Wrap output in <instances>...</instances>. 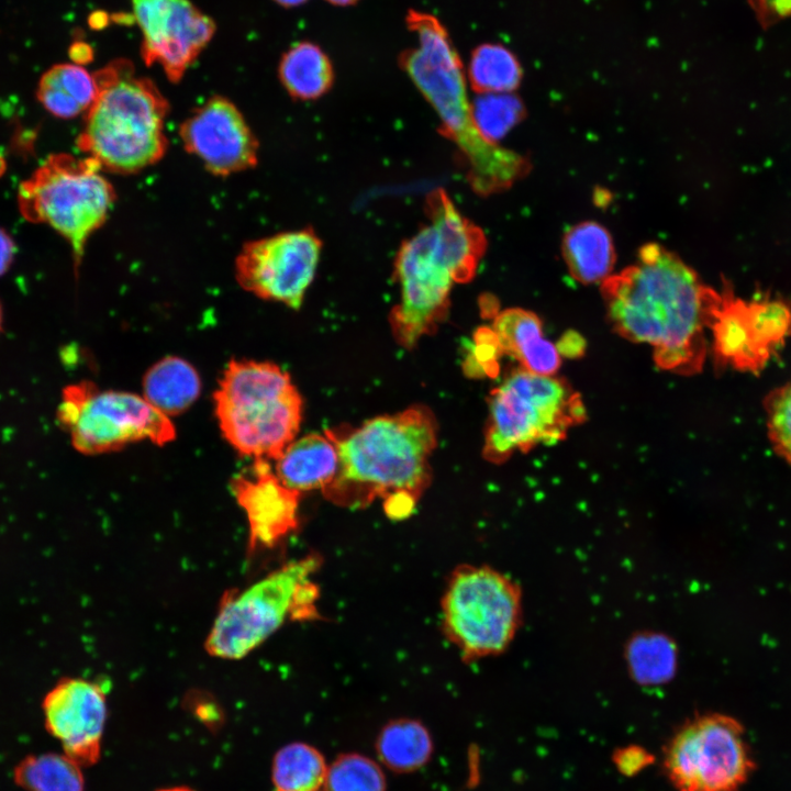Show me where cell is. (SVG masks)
Here are the masks:
<instances>
[{
	"label": "cell",
	"instance_id": "1",
	"mask_svg": "<svg viewBox=\"0 0 791 791\" xmlns=\"http://www.w3.org/2000/svg\"><path fill=\"white\" fill-rule=\"evenodd\" d=\"M615 331L653 347L661 369L700 371L708 353L705 333L723 300L676 254L659 244L640 247L637 259L601 282Z\"/></svg>",
	"mask_w": 791,
	"mask_h": 791
},
{
	"label": "cell",
	"instance_id": "2",
	"mask_svg": "<svg viewBox=\"0 0 791 791\" xmlns=\"http://www.w3.org/2000/svg\"><path fill=\"white\" fill-rule=\"evenodd\" d=\"M326 434L339 457L335 478L322 490L327 500L360 508L382 498L388 515L411 513L430 483L428 458L436 446V423L427 408L413 406Z\"/></svg>",
	"mask_w": 791,
	"mask_h": 791
},
{
	"label": "cell",
	"instance_id": "3",
	"mask_svg": "<svg viewBox=\"0 0 791 791\" xmlns=\"http://www.w3.org/2000/svg\"><path fill=\"white\" fill-rule=\"evenodd\" d=\"M430 222L403 242L394 260L400 301L390 313L398 343L411 348L445 317L455 282L470 281L487 239L438 188L426 199Z\"/></svg>",
	"mask_w": 791,
	"mask_h": 791
},
{
	"label": "cell",
	"instance_id": "4",
	"mask_svg": "<svg viewBox=\"0 0 791 791\" xmlns=\"http://www.w3.org/2000/svg\"><path fill=\"white\" fill-rule=\"evenodd\" d=\"M399 64L437 113L442 133L464 156L476 193L502 191L527 172L525 157L489 141L479 130L463 63L447 33L423 34L415 47L400 54Z\"/></svg>",
	"mask_w": 791,
	"mask_h": 791
},
{
	"label": "cell",
	"instance_id": "5",
	"mask_svg": "<svg viewBox=\"0 0 791 791\" xmlns=\"http://www.w3.org/2000/svg\"><path fill=\"white\" fill-rule=\"evenodd\" d=\"M93 75L96 97L85 113L79 149L102 170L135 174L160 160L168 148L169 103L156 85L116 59Z\"/></svg>",
	"mask_w": 791,
	"mask_h": 791
},
{
	"label": "cell",
	"instance_id": "6",
	"mask_svg": "<svg viewBox=\"0 0 791 791\" xmlns=\"http://www.w3.org/2000/svg\"><path fill=\"white\" fill-rule=\"evenodd\" d=\"M213 400L224 438L254 459L276 460L299 431L301 397L289 374L272 363L231 360Z\"/></svg>",
	"mask_w": 791,
	"mask_h": 791
},
{
	"label": "cell",
	"instance_id": "7",
	"mask_svg": "<svg viewBox=\"0 0 791 791\" xmlns=\"http://www.w3.org/2000/svg\"><path fill=\"white\" fill-rule=\"evenodd\" d=\"M322 559L316 554L291 560L244 590H229L205 638L210 656L241 659L286 621L319 616V589L312 580Z\"/></svg>",
	"mask_w": 791,
	"mask_h": 791
},
{
	"label": "cell",
	"instance_id": "8",
	"mask_svg": "<svg viewBox=\"0 0 791 791\" xmlns=\"http://www.w3.org/2000/svg\"><path fill=\"white\" fill-rule=\"evenodd\" d=\"M483 456L502 463L514 452L565 438L586 416L580 396L564 379L514 370L490 393Z\"/></svg>",
	"mask_w": 791,
	"mask_h": 791
},
{
	"label": "cell",
	"instance_id": "9",
	"mask_svg": "<svg viewBox=\"0 0 791 791\" xmlns=\"http://www.w3.org/2000/svg\"><path fill=\"white\" fill-rule=\"evenodd\" d=\"M92 158L58 153L49 155L18 189L23 218L46 223L71 246L79 265L88 238L100 229L113 207L116 192Z\"/></svg>",
	"mask_w": 791,
	"mask_h": 791
},
{
	"label": "cell",
	"instance_id": "10",
	"mask_svg": "<svg viewBox=\"0 0 791 791\" xmlns=\"http://www.w3.org/2000/svg\"><path fill=\"white\" fill-rule=\"evenodd\" d=\"M441 614L444 635L466 661L499 655L520 626L521 590L489 566L463 564L448 577Z\"/></svg>",
	"mask_w": 791,
	"mask_h": 791
},
{
	"label": "cell",
	"instance_id": "11",
	"mask_svg": "<svg viewBox=\"0 0 791 791\" xmlns=\"http://www.w3.org/2000/svg\"><path fill=\"white\" fill-rule=\"evenodd\" d=\"M56 416L73 446L85 455L115 452L141 441L163 446L176 437L170 417L143 396L101 390L90 381L63 390Z\"/></svg>",
	"mask_w": 791,
	"mask_h": 791
},
{
	"label": "cell",
	"instance_id": "12",
	"mask_svg": "<svg viewBox=\"0 0 791 791\" xmlns=\"http://www.w3.org/2000/svg\"><path fill=\"white\" fill-rule=\"evenodd\" d=\"M664 769L678 791H738L754 762L740 723L711 713L676 732L665 748Z\"/></svg>",
	"mask_w": 791,
	"mask_h": 791
},
{
	"label": "cell",
	"instance_id": "13",
	"mask_svg": "<svg viewBox=\"0 0 791 791\" xmlns=\"http://www.w3.org/2000/svg\"><path fill=\"white\" fill-rule=\"evenodd\" d=\"M322 242L311 229L244 244L235 260L238 285L254 296L300 308L320 260Z\"/></svg>",
	"mask_w": 791,
	"mask_h": 791
},
{
	"label": "cell",
	"instance_id": "14",
	"mask_svg": "<svg viewBox=\"0 0 791 791\" xmlns=\"http://www.w3.org/2000/svg\"><path fill=\"white\" fill-rule=\"evenodd\" d=\"M143 33L141 54L147 66L159 64L179 82L211 41L215 24L189 0H132Z\"/></svg>",
	"mask_w": 791,
	"mask_h": 791
},
{
	"label": "cell",
	"instance_id": "15",
	"mask_svg": "<svg viewBox=\"0 0 791 791\" xmlns=\"http://www.w3.org/2000/svg\"><path fill=\"white\" fill-rule=\"evenodd\" d=\"M185 149L215 176L254 168L259 143L243 113L229 99L214 96L194 109L180 125Z\"/></svg>",
	"mask_w": 791,
	"mask_h": 791
},
{
	"label": "cell",
	"instance_id": "16",
	"mask_svg": "<svg viewBox=\"0 0 791 791\" xmlns=\"http://www.w3.org/2000/svg\"><path fill=\"white\" fill-rule=\"evenodd\" d=\"M42 711L47 732L65 755L80 767L99 760L108 715L102 684L81 677L60 678L44 695Z\"/></svg>",
	"mask_w": 791,
	"mask_h": 791
},
{
	"label": "cell",
	"instance_id": "17",
	"mask_svg": "<svg viewBox=\"0 0 791 791\" xmlns=\"http://www.w3.org/2000/svg\"><path fill=\"white\" fill-rule=\"evenodd\" d=\"M231 490L246 514L252 549L271 547L297 528L300 493L279 480L269 460L254 459L232 480Z\"/></svg>",
	"mask_w": 791,
	"mask_h": 791
},
{
	"label": "cell",
	"instance_id": "18",
	"mask_svg": "<svg viewBox=\"0 0 791 791\" xmlns=\"http://www.w3.org/2000/svg\"><path fill=\"white\" fill-rule=\"evenodd\" d=\"M501 354H508L521 368L554 376L560 366L558 348L543 336L542 322L531 311L510 308L499 312L491 327Z\"/></svg>",
	"mask_w": 791,
	"mask_h": 791
},
{
	"label": "cell",
	"instance_id": "19",
	"mask_svg": "<svg viewBox=\"0 0 791 791\" xmlns=\"http://www.w3.org/2000/svg\"><path fill=\"white\" fill-rule=\"evenodd\" d=\"M712 352L716 365L757 374L769 361L756 346L748 322L746 300L723 290V300L712 322Z\"/></svg>",
	"mask_w": 791,
	"mask_h": 791
},
{
	"label": "cell",
	"instance_id": "20",
	"mask_svg": "<svg viewBox=\"0 0 791 791\" xmlns=\"http://www.w3.org/2000/svg\"><path fill=\"white\" fill-rule=\"evenodd\" d=\"M339 457L326 435L308 434L293 439L276 459L275 474L288 488L301 493L323 490L335 478Z\"/></svg>",
	"mask_w": 791,
	"mask_h": 791
},
{
	"label": "cell",
	"instance_id": "21",
	"mask_svg": "<svg viewBox=\"0 0 791 791\" xmlns=\"http://www.w3.org/2000/svg\"><path fill=\"white\" fill-rule=\"evenodd\" d=\"M142 386L143 398L168 417L185 412L201 391L198 371L177 356L155 363L144 375Z\"/></svg>",
	"mask_w": 791,
	"mask_h": 791
},
{
	"label": "cell",
	"instance_id": "22",
	"mask_svg": "<svg viewBox=\"0 0 791 791\" xmlns=\"http://www.w3.org/2000/svg\"><path fill=\"white\" fill-rule=\"evenodd\" d=\"M562 256L570 275L582 283L604 281L615 263L610 233L593 221L579 223L566 233Z\"/></svg>",
	"mask_w": 791,
	"mask_h": 791
},
{
	"label": "cell",
	"instance_id": "23",
	"mask_svg": "<svg viewBox=\"0 0 791 791\" xmlns=\"http://www.w3.org/2000/svg\"><path fill=\"white\" fill-rule=\"evenodd\" d=\"M278 75L281 85L294 99L314 100L333 86L334 69L327 54L315 43H294L281 56Z\"/></svg>",
	"mask_w": 791,
	"mask_h": 791
},
{
	"label": "cell",
	"instance_id": "24",
	"mask_svg": "<svg viewBox=\"0 0 791 791\" xmlns=\"http://www.w3.org/2000/svg\"><path fill=\"white\" fill-rule=\"evenodd\" d=\"M93 75L75 64H57L46 70L36 96L53 115L69 119L86 113L96 97Z\"/></svg>",
	"mask_w": 791,
	"mask_h": 791
},
{
	"label": "cell",
	"instance_id": "25",
	"mask_svg": "<svg viewBox=\"0 0 791 791\" xmlns=\"http://www.w3.org/2000/svg\"><path fill=\"white\" fill-rule=\"evenodd\" d=\"M379 759L397 772H411L424 766L433 750L427 728L412 718L387 723L377 737Z\"/></svg>",
	"mask_w": 791,
	"mask_h": 791
},
{
	"label": "cell",
	"instance_id": "26",
	"mask_svg": "<svg viewBox=\"0 0 791 791\" xmlns=\"http://www.w3.org/2000/svg\"><path fill=\"white\" fill-rule=\"evenodd\" d=\"M467 78L472 90L479 94L512 93L521 82L522 68L509 48L497 43H484L472 49Z\"/></svg>",
	"mask_w": 791,
	"mask_h": 791
},
{
	"label": "cell",
	"instance_id": "27",
	"mask_svg": "<svg viewBox=\"0 0 791 791\" xmlns=\"http://www.w3.org/2000/svg\"><path fill=\"white\" fill-rule=\"evenodd\" d=\"M327 766L323 755L305 743H291L274 756L271 778L277 791H317Z\"/></svg>",
	"mask_w": 791,
	"mask_h": 791
},
{
	"label": "cell",
	"instance_id": "28",
	"mask_svg": "<svg viewBox=\"0 0 791 791\" xmlns=\"http://www.w3.org/2000/svg\"><path fill=\"white\" fill-rule=\"evenodd\" d=\"M13 778L26 791H85L81 767L65 754L26 756L15 766Z\"/></svg>",
	"mask_w": 791,
	"mask_h": 791
},
{
	"label": "cell",
	"instance_id": "29",
	"mask_svg": "<svg viewBox=\"0 0 791 791\" xmlns=\"http://www.w3.org/2000/svg\"><path fill=\"white\" fill-rule=\"evenodd\" d=\"M324 788L325 791H386V779L370 758L346 754L327 767Z\"/></svg>",
	"mask_w": 791,
	"mask_h": 791
},
{
	"label": "cell",
	"instance_id": "30",
	"mask_svg": "<svg viewBox=\"0 0 791 791\" xmlns=\"http://www.w3.org/2000/svg\"><path fill=\"white\" fill-rule=\"evenodd\" d=\"M476 123L481 133L497 143L523 113V104L512 93H484L471 102Z\"/></svg>",
	"mask_w": 791,
	"mask_h": 791
},
{
	"label": "cell",
	"instance_id": "31",
	"mask_svg": "<svg viewBox=\"0 0 791 791\" xmlns=\"http://www.w3.org/2000/svg\"><path fill=\"white\" fill-rule=\"evenodd\" d=\"M672 664L673 650L660 637H640L631 647V666L640 682H662L671 672Z\"/></svg>",
	"mask_w": 791,
	"mask_h": 791
},
{
	"label": "cell",
	"instance_id": "32",
	"mask_svg": "<svg viewBox=\"0 0 791 791\" xmlns=\"http://www.w3.org/2000/svg\"><path fill=\"white\" fill-rule=\"evenodd\" d=\"M764 406L771 447L791 465V380L769 392Z\"/></svg>",
	"mask_w": 791,
	"mask_h": 791
},
{
	"label": "cell",
	"instance_id": "33",
	"mask_svg": "<svg viewBox=\"0 0 791 791\" xmlns=\"http://www.w3.org/2000/svg\"><path fill=\"white\" fill-rule=\"evenodd\" d=\"M651 756L643 748L631 746L619 749L614 755V761L617 768L624 775H633L648 765Z\"/></svg>",
	"mask_w": 791,
	"mask_h": 791
},
{
	"label": "cell",
	"instance_id": "34",
	"mask_svg": "<svg viewBox=\"0 0 791 791\" xmlns=\"http://www.w3.org/2000/svg\"><path fill=\"white\" fill-rule=\"evenodd\" d=\"M15 253V245L10 235L0 229V276L10 267Z\"/></svg>",
	"mask_w": 791,
	"mask_h": 791
},
{
	"label": "cell",
	"instance_id": "35",
	"mask_svg": "<svg viewBox=\"0 0 791 791\" xmlns=\"http://www.w3.org/2000/svg\"><path fill=\"white\" fill-rule=\"evenodd\" d=\"M69 56L75 63L81 65L92 60L93 52L88 44L78 42L70 46Z\"/></svg>",
	"mask_w": 791,
	"mask_h": 791
},
{
	"label": "cell",
	"instance_id": "36",
	"mask_svg": "<svg viewBox=\"0 0 791 791\" xmlns=\"http://www.w3.org/2000/svg\"><path fill=\"white\" fill-rule=\"evenodd\" d=\"M285 8H293L305 3L308 0H274Z\"/></svg>",
	"mask_w": 791,
	"mask_h": 791
},
{
	"label": "cell",
	"instance_id": "37",
	"mask_svg": "<svg viewBox=\"0 0 791 791\" xmlns=\"http://www.w3.org/2000/svg\"><path fill=\"white\" fill-rule=\"evenodd\" d=\"M325 1L330 2L331 4L338 5V7H348V5L355 4L359 0H325Z\"/></svg>",
	"mask_w": 791,
	"mask_h": 791
},
{
	"label": "cell",
	"instance_id": "38",
	"mask_svg": "<svg viewBox=\"0 0 791 791\" xmlns=\"http://www.w3.org/2000/svg\"><path fill=\"white\" fill-rule=\"evenodd\" d=\"M157 791H196V790L190 789V788H188V787H183V786H177V787H169V788L159 789V790H157Z\"/></svg>",
	"mask_w": 791,
	"mask_h": 791
},
{
	"label": "cell",
	"instance_id": "39",
	"mask_svg": "<svg viewBox=\"0 0 791 791\" xmlns=\"http://www.w3.org/2000/svg\"><path fill=\"white\" fill-rule=\"evenodd\" d=\"M5 167H7L5 160H4V158L2 157V155H0V177H1L2 174L4 172Z\"/></svg>",
	"mask_w": 791,
	"mask_h": 791
},
{
	"label": "cell",
	"instance_id": "40",
	"mask_svg": "<svg viewBox=\"0 0 791 791\" xmlns=\"http://www.w3.org/2000/svg\"><path fill=\"white\" fill-rule=\"evenodd\" d=\"M1 324H2V311H1V307H0V330H1Z\"/></svg>",
	"mask_w": 791,
	"mask_h": 791
}]
</instances>
